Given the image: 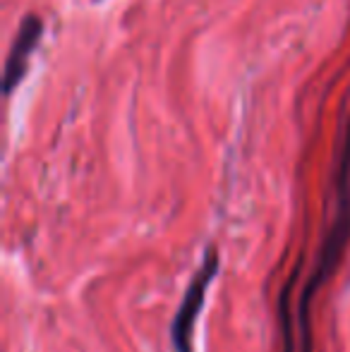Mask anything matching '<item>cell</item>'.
Here are the masks:
<instances>
[{"instance_id":"cell-1","label":"cell","mask_w":350,"mask_h":352,"mask_svg":"<svg viewBox=\"0 0 350 352\" xmlns=\"http://www.w3.org/2000/svg\"><path fill=\"white\" fill-rule=\"evenodd\" d=\"M348 235H350V127L346 132V142H343L341 161H338V173H336V213H333V223L329 228V235L317 256V264H314V274L309 276L303 302H300V352H309V340H312L309 338V319H307L312 297L324 285V280L331 276V271L336 269L338 259H341L343 250L348 245Z\"/></svg>"},{"instance_id":"cell-2","label":"cell","mask_w":350,"mask_h":352,"mask_svg":"<svg viewBox=\"0 0 350 352\" xmlns=\"http://www.w3.org/2000/svg\"><path fill=\"white\" fill-rule=\"evenodd\" d=\"M219 274V252L216 247H209L201 259V266L197 269V274L192 276L190 285H187L182 302L177 307V314L171 326V338H173V350L175 352H192V331H195V321L199 316L201 307H204V297L209 290L211 280Z\"/></svg>"},{"instance_id":"cell-3","label":"cell","mask_w":350,"mask_h":352,"mask_svg":"<svg viewBox=\"0 0 350 352\" xmlns=\"http://www.w3.org/2000/svg\"><path fill=\"white\" fill-rule=\"evenodd\" d=\"M43 34V22L39 17H27L19 27L14 43L8 53V60H5V72H3V87L5 94H10L19 82H22L24 72H27L29 58L36 51L39 38Z\"/></svg>"}]
</instances>
